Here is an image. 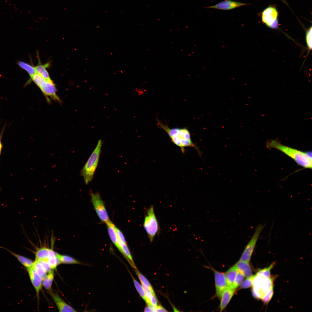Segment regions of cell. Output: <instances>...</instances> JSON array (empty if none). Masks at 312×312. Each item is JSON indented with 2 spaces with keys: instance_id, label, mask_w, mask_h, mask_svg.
<instances>
[{
  "instance_id": "37",
  "label": "cell",
  "mask_w": 312,
  "mask_h": 312,
  "mask_svg": "<svg viewBox=\"0 0 312 312\" xmlns=\"http://www.w3.org/2000/svg\"><path fill=\"white\" fill-rule=\"evenodd\" d=\"M160 311H164L166 312L167 311L163 307L161 306V305H157L156 306V309L155 310V312H160Z\"/></svg>"
},
{
  "instance_id": "36",
  "label": "cell",
  "mask_w": 312,
  "mask_h": 312,
  "mask_svg": "<svg viewBox=\"0 0 312 312\" xmlns=\"http://www.w3.org/2000/svg\"><path fill=\"white\" fill-rule=\"evenodd\" d=\"M150 303L154 306H156L158 305L157 299L155 294H153L151 296L150 300Z\"/></svg>"
},
{
  "instance_id": "32",
  "label": "cell",
  "mask_w": 312,
  "mask_h": 312,
  "mask_svg": "<svg viewBox=\"0 0 312 312\" xmlns=\"http://www.w3.org/2000/svg\"><path fill=\"white\" fill-rule=\"evenodd\" d=\"M306 40L307 47L309 50L312 49V27L307 30L306 35Z\"/></svg>"
},
{
  "instance_id": "40",
  "label": "cell",
  "mask_w": 312,
  "mask_h": 312,
  "mask_svg": "<svg viewBox=\"0 0 312 312\" xmlns=\"http://www.w3.org/2000/svg\"></svg>"
},
{
  "instance_id": "28",
  "label": "cell",
  "mask_w": 312,
  "mask_h": 312,
  "mask_svg": "<svg viewBox=\"0 0 312 312\" xmlns=\"http://www.w3.org/2000/svg\"><path fill=\"white\" fill-rule=\"evenodd\" d=\"M33 266L37 273L43 279L47 275V272L43 268L40 264L36 260L34 262Z\"/></svg>"
},
{
  "instance_id": "4",
  "label": "cell",
  "mask_w": 312,
  "mask_h": 312,
  "mask_svg": "<svg viewBox=\"0 0 312 312\" xmlns=\"http://www.w3.org/2000/svg\"><path fill=\"white\" fill-rule=\"evenodd\" d=\"M143 226L147 234L150 242L152 243L156 236L159 234L160 229L159 223L153 205H151L146 210L144 221Z\"/></svg>"
},
{
  "instance_id": "38",
  "label": "cell",
  "mask_w": 312,
  "mask_h": 312,
  "mask_svg": "<svg viewBox=\"0 0 312 312\" xmlns=\"http://www.w3.org/2000/svg\"><path fill=\"white\" fill-rule=\"evenodd\" d=\"M144 311L145 312H153V310L148 306L145 308Z\"/></svg>"
},
{
  "instance_id": "25",
  "label": "cell",
  "mask_w": 312,
  "mask_h": 312,
  "mask_svg": "<svg viewBox=\"0 0 312 312\" xmlns=\"http://www.w3.org/2000/svg\"><path fill=\"white\" fill-rule=\"evenodd\" d=\"M134 270L141 282L142 284L147 287L153 294H155L152 286L147 279L140 273L137 268H134Z\"/></svg>"
},
{
  "instance_id": "14",
  "label": "cell",
  "mask_w": 312,
  "mask_h": 312,
  "mask_svg": "<svg viewBox=\"0 0 312 312\" xmlns=\"http://www.w3.org/2000/svg\"><path fill=\"white\" fill-rule=\"evenodd\" d=\"M235 289L227 287L222 293L220 298V310L222 311L225 308L234 294Z\"/></svg>"
},
{
  "instance_id": "24",
  "label": "cell",
  "mask_w": 312,
  "mask_h": 312,
  "mask_svg": "<svg viewBox=\"0 0 312 312\" xmlns=\"http://www.w3.org/2000/svg\"><path fill=\"white\" fill-rule=\"evenodd\" d=\"M18 64L21 68L25 70L28 73L30 77L36 73L35 66L29 63L22 61H18Z\"/></svg>"
},
{
  "instance_id": "13",
  "label": "cell",
  "mask_w": 312,
  "mask_h": 312,
  "mask_svg": "<svg viewBox=\"0 0 312 312\" xmlns=\"http://www.w3.org/2000/svg\"><path fill=\"white\" fill-rule=\"evenodd\" d=\"M49 294L54 301L60 312H76L73 307L66 303L57 294L51 291Z\"/></svg>"
},
{
  "instance_id": "19",
  "label": "cell",
  "mask_w": 312,
  "mask_h": 312,
  "mask_svg": "<svg viewBox=\"0 0 312 312\" xmlns=\"http://www.w3.org/2000/svg\"><path fill=\"white\" fill-rule=\"evenodd\" d=\"M0 248L5 249L13 255L14 256L19 262L27 270L31 268L33 266L34 262H33L29 259L15 253L1 246H0Z\"/></svg>"
},
{
  "instance_id": "18",
  "label": "cell",
  "mask_w": 312,
  "mask_h": 312,
  "mask_svg": "<svg viewBox=\"0 0 312 312\" xmlns=\"http://www.w3.org/2000/svg\"><path fill=\"white\" fill-rule=\"evenodd\" d=\"M38 58V64L37 66H35L36 73L46 79L47 80H51L50 77L49 73L46 69L47 68L49 67L50 65L49 63L48 62L45 64H42L41 63L39 57Z\"/></svg>"
},
{
  "instance_id": "9",
  "label": "cell",
  "mask_w": 312,
  "mask_h": 312,
  "mask_svg": "<svg viewBox=\"0 0 312 312\" xmlns=\"http://www.w3.org/2000/svg\"><path fill=\"white\" fill-rule=\"evenodd\" d=\"M39 88L49 101V97H50L54 100L60 102V100L57 94L55 85L52 80H46Z\"/></svg>"
},
{
  "instance_id": "8",
  "label": "cell",
  "mask_w": 312,
  "mask_h": 312,
  "mask_svg": "<svg viewBox=\"0 0 312 312\" xmlns=\"http://www.w3.org/2000/svg\"><path fill=\"white\" fill-rule=\"evenodd\" d=\"M278 12L275 7H269L262 13V22L268 27L276 29L278 27Z\"/></svg>"
},
{
  "instance_id": "33",
  "label": "cell",
  "mask_w": 312,
  "mask_h": 312,
  "mask_svg": "<svg viewBox=\"0 0 312 312\" xmlns=\"http://www.w3.org/2000/svg\"><path fill=\"white\" fill-rule=\"evenodd\" d=\"M36 260L39 262L47 272L49 273L52 271V269L48 262V259Z\"/></svg>"
},
{
  "instance_id": "11",
  "label": "cell",
  "mask_w": 312,
  "mask_h": 312,
  "mask_svg": "<svg viewBox=\"0 0 312 312\" xmlns=\"http://www.w3.org/2000/svg\"><path fill=\"white\" fill-rule=\"evenodd\" d=\"M215 285L216 287V295L217 297L220 298L221 295L227 287L225 280L224 274L216 270H214Z\"/></svg>"
},
{
  "instance_id": "6",
  "label": "cell",
  "mask_w": 312,
  "mask_h": 312,
  "mask_svg": "<svg viewBox=\"0 0 312 312\" xmlns=\"http://www.w3.org/2000/svg\"><path fill=\"white\" fill-rule=\"evenodd\" d=\"M265 225L261 223L257 226L252 237L245 247L239 261L249 263L257 240Z\"/></svg>"
},
{
  "instance_id": "26",
  "label": "cell",
  "mask_w": 312,
  "mask_h": 312,
  "mask_svg": "<svg viewBox=\"0 0 312 312\" xmlns=\"http://www.w3.org/2000/svg\"><path fill=\"white\" fill-rule=\"evenodd\" d=\"M54 277V272L53 270L49 273L43 279V285L44 287L49 291L51 290V285Z\"/></svg>"
},
{
  "instance_id": "7",
  "label": "cell",
  "mask_w": 312,
  "mask_h": 312,
  "mask_svg": "<svg viewBox=\"0 0 312 312\" xmlns=\"http://www.w3.org/2000/svg\"><path fill=\"white\" fill-rule=\"evenodd\" d=\"M91 201L96 212L100 220L105 223L109 220L103 202L99 194L91 192Z\"/></svg>"
},
{
  "instance_id": "27",
  "label": "cell",
  "mask_w": 312,
  "mask_h": 312,
  "mask_svg": "<svg viewBox=\"0 0 312 312\" xmlns=\"http://www.w3.org/2000/svg\"><path fill=\"white\" fill-rule=\"evenodd\" d=\"M133 280L135 287L140 296L146 302V293L142 287L138 282L133 276L131 272L128 270Z\"/></svg>"
},
{
  "instance_id": "5",
  "label": "cell",
  "mask_w": 312,
  "mask_h": 312,
  "mask_svg": "<svg viewBox=\"0 0 312 312\" xmlns=\"http://www.w3.org/2000/svg\"><path fill=\"white\" fill-rule=\"evenodd\" d=\"M253 281L252 293L257 298L261 299L273 287V278H265L255 274Z\"/></svg>"
},
{
  "instance_id": "20",
  "label": "cell",
  "mask_w": 312,
  "mask_h": 312,
  "mask_svg": "<svg viewBox=\"0 0 312 312\" xmlns=\"http://www.w3.org/2000/svg\"><path fill=\"white\" fill-rule=\"evenodd\" d=\"M237 272V268L234 265L224 274L227 287H230L232 285L235 279Z\"/></svg>"
},
{
  "instance_id": "29",
  "label": "cell",
  "mask_w": 312,
  "mask_h": 312,
  "mask_svg": "<svg viewBox=\"0 0 312 312\" xmlns=\"http://www.w3.org/2000/svg\"><path fill=\"white\" fill-rule=\"evenodd\" d=\"M274 263H273L268 268L259 270L256 274L257 276H261L265 278H268L270 276V271L273 267Z\"/></svg>"
},
{
  "instance_id": "16",
  "label": "cell",
  "mask_w": 312,
  "mask_h": 312,
  "mask_svg": "<svg viewBox=\"0 0 312 312\" xmlns=\"http://www.w3.org/2000/svg\"><path fill=\"white\" fill-rule=\"evenodd\" d=\"M249 263L239 260L234 265L238 271L246 278L252 276V272Z\"/></svg>"
},
{
  "instance_id": "35",
  "label": "cell",
  "mask_w": 312,
  "mask_h": 312,
  "mask_svg": "<svg viewBox=\"0 0 312 312\" xmlns=\"http://www.w3.org/2000/svg\"><path fill=\"white\" fill-rule=\"evenodd\" d=\"M115 229L118 239L123 243L127 244L125 238L121 231L116 226Z\"/></svg>"
},
{
  "instance_id": "30",
  "label": "cell",
  "mask_w": 312,
  "mask_h": 312,
  "mask_svg": "<svg viewBox=\"0 0 312 312\" xmlns=\"http://www.w3.org/2000/svg\"><path fill=\"white\" fill-rule=\"evenodd\" d=\"M244 277L241 273L238 271L234 281L230 287L233 289H236L241 285Z\"/></svg>"
},
{
  "instance_id": "3",
  "label": "cell",
  "mask_w": 312,
  "mask_h": 312,
  "mask_svg": "<svg viewBox=\"0 0 312 312\" xmlns=\"http://www.w3.org/2000/svg\"><path fill=\"white\" fill-rule=\"evenodd\" d=\"M102 143V140H99L95 148L81 170V175L86 185L90 182L93 178L98 164Z\"/></svg>"
},
{
  "instance_id": "15",
  "label": "cell",
  "mask_w": 312,
  "mask_h": 312,
  "mask_svg": "<svg viewBox=\"0 0 312 312\" xmlns=\"http://www.w3.org/2000/svg\"><path fill=\"white\" fill-rule=\"evenodd\" d=\"M118 243L119 246V250L127 260L133 268H137L127 244L123 243L118 239Z\"/></svg>"
},
{
  "instance_id": "22",
  "label": "cell",
  "mask_w": 312,
  "mask_h": 312,
  "mask_svg": "<svg viewBox=\"0 0 312 312\" xmlns=\"http://www.w3.org/2000/svg\"><path fill=\"white\" fill-rule=\"evenodd\" d=\"M57 253L52 248H49L48 252V260L50 266L52 270L55 269L58 265L56 257Z\"/></svg>"
},
{
  "instance_id": "1",
  "label": "cell",
  "mask_w": 312,
  "mask_h": 312,
  "mask_svg": "<svg viewBox=\"0 0 312 312\" xmlns=\"http://www.w3.org/2000/svg\"><path fill=\"white\" fill-rule=\"evenodd\" d=\"M157 121L159 127L166 132L172 142L180 148L183 153H185V147H192L196 149L199 156H201L202 152L192 141L190 133L187 128H170L166 124H164L158 119Z\"/></svg>"
},
{
  "instance_id": "10",
  "label": "cell",
  "mask_w": 312,
  "mask_h": 312,
  "mask_svg": "<svg viewBox=\"0 0 312 312\" xmlns=\"http://www.w3.org/2000/svg\"><path fill=\"white\" fill-rule=\"evenodd\" d=\"M250 4L241 3L233 0H225L213 5L205 8L222 10H229Z\"/></svg>"
},
{
  "instance_id": "12",
  "label": "cell",
  "mask_w": 312,
  "mask_h": 312,
  "mask_svg": "<svg viewBox=\"0 0 312 312\" xmlns=\"http://www.w3.org/2000/svg\"><path fill=\"white\" fill-rule=\"evenodd\" d=\"M27 271L30 281L36 290L38 299L39 292L42 287V279L37 273L33 266L27 269Z\"/></svg>"
},
{
  "instance_id": "2",
  "label": "cell",
  "mask_w": 312,
  "mask_h": 312,
  "mask_svg": "<svg viewBox=\"0 0 312 312\" xmlns=\"http://www.w3.org/2000/svg\"><path fill=\"white\" fill-rule=\"evenodd\" d=\"M269 148L277 149L293 159L298 165L305 168L311 169L312 166L311 151L303 152L285 146L277 140H271L266 142Z\"/></svg>"
},
{
  "instance_id": "23",
  "label": "cell",
  "mask_w": 312,
  "mask_h": 312,
  "mask_svg": "<svg viewBox=\"0 0 312 312\" xmlns=\"http://www.w3.org/2000/svg\"><path fill=\"white\" fill-rule=\"evenodd\" d=\"M49 248L44 246L38 248L35 252L36 260L48 259Z\"/></svg>"
},
{
  "instance_id": "17",
  "label": "cell",
  "mask_w": 312,
  "mask_h": 312,
  "mask_svg": "<svg viewBox=\"0 0 312 312\" xmlns=\"http://www.w3.org/2000/svg\"><path fill=\"white\" fill-rule=\"evenodd\" d=\"M109 237L112 243L119 250V247L118 243V238L116 231V226L109 220L105 223Z\"/></svg>"
},
{
  "instance_id": "21",
  "label": "cell",
  "mask_w": 312,
  "mask_h": 312,
  "mask_svg": "<svg viewBox=\"0 0 312 312\" xmlns=\"http://www.w3.org/2000/svg\"><path fill=\"white\" fill-rule=\"evenodd\" d=\"M56 257L58 264H80L81 263L73 258L66 255H61L57 253Z\"/></svg>"
},
{
  "instance_id": "34",
  "label": "cell",
  "mask_w": 312,
  "mask_h": 312,
  "mask_svg": "<svg viewBox=\"0 0 312 312\" xmlns=\"http://www.w3.org/2000/svg\"><path fill=\"white\" fill-rule=\"evenodd\" d=\"M273 287L261 299L264 303L266 304L269 302L273 296Z\"/></svg>"
},
{
  "instance_id": "31",
  "label": "cell",
  "mask_w": 312,
  "mask_h": 312,
  "mask_svg": "<svg viewBox=\"0 0 312 312\" xmlns=\"http://www.w3.org/2000/svg\"><path fill=\"white\" fill-rule=\"evenodd\" d=\"M256 275L247 278L241 283V289H246L252 287L253 285V280Z\"/></svg>"
},
{
  "instance_id": "39",
  "label": "cell",
  "mask_w": 312,
  "mask_h": 312,
  "mask_svg": "<svg viewBox=\"0 0 312 312\" xmlns=\"http://www.w3.org/2000/svg\"><path fill=\"white\" fill-rule=\"evenodd\" d=\"M3 146L1 142V139L0 137V155H1V151L2 148Z\"/></svg>"
}]
</instances>
